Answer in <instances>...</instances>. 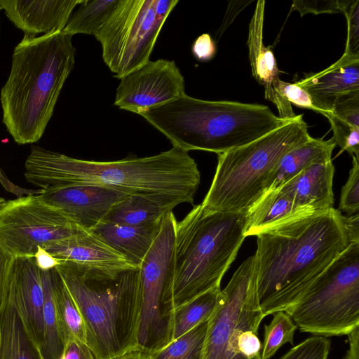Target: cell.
Instances as JSON below:
<instances>
[{"label": "cell", "instance_id": "1", "mask_svg": "<svg viewBox=\"0 0 359 359\" xmlns=\"http://www.w3.org/2000/svg\"><path fill=\"white\" fill-rule=\"evenodd\" d=\"M254 257L256 294L264 316L287 312L351 243L359 242V215L318 211L265 230Z\"/></svg>", "mask_w": 359, "mask_h": 359}, {"label": "cell", "instance_id": "2", "mask_svg": "<svg viewBox=\"0 0 359 359\" xmlns=\"http://www.w3.org/2000/svg\"><path fill=\"white\" fill-rule=\"evenodd\" d=\"M25 167L27 181L39 189L96 185L145 196L174 208L184 203L193 204L201 182L195 160L174 147L151 156L95 161L34 146Z\"/></svg>", "mask_w": 359, "mask_h": 359}, {"label": "cell", "instance_id": "3", "mask_svg": "<svg viewBox=\"0 0 359 359\" xmlns=\"http://www.w3.org/2000/svg\"><path fill=\"white\" fill-rule=\"evenodd\" d=\"M72 38L63 31L24 35L15 47L0 101L2 122L16 143H34L43 135L74 66Z\"/></svg>", "mask_w": 359, "mask_h": 359}, {"label": "cell", "instance_id": "4", "mask_svg": "<svg viewBox=\"0 0 359 359\" xmlns=\"http://www.w3.org/2000/svg\"><path fill=\"white\" fill-rule=\"evenodd\" d=\"M55 268L82 316L86 344L95 359L140 349L139 268L105 269L69 262Z\"/></svg>", "mask_w": 359, "mask_h": 359}, {"label": "cell", "instance_id": "5", "mask_svg": "<svg viewBox=\"0 0 359 359\" xmlns=\"http://www.w3.org/2000/svg\"><path fill=\"white\" fill-rule=\"evenodd\" d=\"M140 116L174 147L217 154L249 144L292 120L280 118L266 105L203 100L185 93Z\"/></svg>", "mask_w": 359, "mask_h": 359}, {"label": "cell", "instance_id": "6", "mask_svg": "<svg viewBox=\"0 0 359 359\" xmlns=\"http://www.w3.org/2000/svg\"><path fill=\"white\" fill-rule=\"evenodd\" d=\"M246 212H210L195 205L176 222L172 271L174 309L220 287L245 237Z\"/></svg>", "mask_w": 359, "mask_h": 359}, {"label": "cell", "instance_id": "7", "mask_svg": "<svg viewBox=\"0 0 359 359\" xmlns=\"http://www.w3.org/2000/svg\"><path fill=\"white\" fill-rule=\"evenodd\" d=\"M311 136L303 115L242 147L217 154L202 208L210 212H246L269 189L282 156Z\"/></svg>", "mask_w": 359, "mask_h": 359}, {"label": "cell", "instance_id": "8", "mask_svg": "<svg viewBox=\"0 0 359 359\" xmlns=\"http://www.w3.org/2000/svg\"><path fill=\"white\" fill-rule=\"evenodd\" d=\"M303 332L348 334L359 326V242L351 243L287 312Z\"/></svg>", "mask_w": 359, "mask_h": 359}, {"label": "cell", "instance_id": "9", "mask_svg": "<svg viewBox=\"0 0 359 359\" xmlns=\"http://www.w3.org/2000/svg\"><path fill=\"white\" fill-rule=\"evenodd\" d=\"M264 317L256 294L252 255L221 290L208 321L202 359H262L258 329Z\"/></svg>", "mask_w": 359, "mask_h": 359}, {"label": "cell", "instance_id": "10", "mask_svg": "<svg viewBox=\"0 0 359 359\" xmlns=\"http://www.w3.org/2000/svg\"><path fill=\"white\" fill-rule=\"evenodd\" d=\"M176 218L172 211L161 228L139 268L138 348L149 354L171 341L174 307L172 271Z\"/></svg>", "mask_w": 359, "mask_h": 359}, {"label": "cell", "instance_id": "11", "mask_svg": "<svg viewBox=\"0 0 359 359\" xmlns=\"http://www.w3.org/2000/svg\"><path fill=\"white\" fill-rule=\"evenodd\" d=\"M179 0H119L95 36L102 58L120 79L149 61L157 38Z\"/></svg>", "mask_w": 359, "mask_h": 359}, {"label": "cell", "instance_id": "12", "mask_svg": "<svg viewBox=\"0 0 359 359\" xmlns=\"http://www.w3.org/2000/svg\"><path fill=\"white\" fill-rule=\"evenodd\" d=\"M83 231L39 195L6 201L0 208V243L15 257H34L39 248Z\"/></svg>", "mask_w": 359, "mask_h": 359}, {"label": "cell", "instance_id": "13", "mask_svg": "<svg viewBox=\"0 0 359 359\" xmlns=\"http://www.w3.org/2000/svg\"><path fill=\"white\" fill-rule=\"evenodd\" d=\"M114 104L140 115L184 93V79L174 61H149L120 78Z\"/></svg>", "mask_w": 359, "mask_h": 359}, {"label": "cell", "instance_id": "14", "mask_svg": "<svg viewBox=\"0 0 359 359\" xmlns=\"http://www.w3.org/2000/svg\"><path fill=\"white\" fill-rule=\"evenodd\" d=\"M126 195L101 186L79 184L43 189L39 196L72 222L90 231Z\"/></svg>", "mask_w": 359, "mask_h": 359}, {"label": "cell", "instance_id": "15", "mask_svg": "<svg viewBox=\"0 0 359 359\" xmlns=\"http://www.w3.org/2000/svg\"><path fill=\"white\" fill-rule=\"evenodd\" d=\"M265 1L257 2L255 9L249 24L248 46L252 74L264 87L265 98L277 107L279 117L291 120L297 115L292 104L279 92V70L274 54L270 46L263 41Z\"/></svg>", "mask_w": 359, "mask_h": 359}, {"label": "cell", "instance_id": "16", "mask_svg": "<svg viewBox=\"0 0 359 359\" xmlns=\"http://www.w3.org/2000/svg\"><path fill=\"white\" fill-rule=\"evenodd\" d=\"M82 0H0L11 22L24 32L36 36L62 31L67 20Z\"/></svg>", "mask_w": 359, "mask_h": 359}, {"label": "cell", "instance_id": "17", "mask_svg": "<svg viewBox=\"0 0 359 359\" xmlns=\"http://www.w3.org/2000/svg\"><path fill=\"white\" fill-rule=\"evenodd\" d=\"M9 286L25 326L41 351L43 344V290L34 257H16Z\"/></svg>", "mask_w": 359, "mask_h": 359}, {"label": "cell", "instance_id": "18", "mask_svg": "<svg viewBox=\"0 0 359 359\" xmlns=\"http://www.w3.org/2000/svg\"><path fill=\"white\" fill-rule=\"evenodd\" d=\"M296 83L309 93L320 114L326 116L339 97L359 91V56L344 53L327 68L308 74Z\"/></svg>", "mask_w": 359, "mask_h": 359}, {"label": "cell", "instance_id": "19", "mask_svg": "<svg viewBox=\"0 0 359 359\" xmlns=\"http://www.w3.org/2000/svg\"><path fill=\"white\" fill-rule=\"evenodd\" d=\"M43 249L59 262L105 269H135L90 231H83Z\"/></svg>", "mask_w": 359, "mask_h": 359}, {"label": "cell", "instance_id": "20", "mask_svg": "<svg viewBox=\"0 0 359 359\" xmlns=\"http://www.w3.org/2000/svg\"><path fill=\"white\" fill-rule=\"evenodd\" d=\"M334 166L332 160L313 163L298 173L279 189L299 207L313 212L333 208Z\"/></svg>", "mask_w": 359, "mask_h": 359}, {"label": "cell", "instance_id": "21", "mask_svg": "<svg viewBox=\"0 0 359 359\" xmlns=\"http://www.w3.org/2000/svg\"><path fill=\"white\" fill-rule=\"evenodd\" d=\"M161 222L144 226L101 222L90 231L138 268L158 235Z\"/></svg>", "mask_w": 359, "mask_h": 359}, {"label": "cell", "instance_id": "22", "mask_svg": "<svg viewBox=\"0 0 359 359\" xmlns=\"http://www.w3.org/2000/svg\"><path fill=\"white\" fill-rule=\"evenodd\" d=\"M0 359H44L25 326L9 285L0 306Z\"/></svg>", "mask_w": 359, "mask_h": 359}, {"label": "cell", "instance_id": "23", "mask_svg": "<svg viewBox=\"0 0 359 359\" xmlns=\"http://www.w3.org/2000/svg\"><path fill=\"white\" fill-rule=\"evenodd\" d=\"M313 212L298 206L280 189L269 190L246 211L244 236H256L265 230Z\"/></svg>", "mask_w": 359, "mask_h": 359}, {"label": "cell", "instance_id": "24", "mask_svg": "<svg viewBox=\"0 0 359 359\" xmlns=\"http://www.w3.org/2000/svg\"><path fill=\"white\" fill-rule=\"evenodd\" d=\"M335 147L332 139L324 140L311 137L306 142L290 150L282 156L275 168L269 190L280 189L313 163L332 160V151Z\"/></svg>", "mask_w": 359, "mask_h": 359}, {"label": "cell", "instance_id": "25", "mask_svg": "<svg viewBox=\"0 0 359 359\" xmlns=\"http://www.w3.org/2000/svg\"><path fill=\"white\" fill-rule=\"evenodd\" d=\"M326 117L333 131L332 139L341 152L359 156V91L339 97Z\"/></svg>", "mask_w": 359, "mask_h": 359}, {"label": "cell", "instance_id": "26", "mask_svg": "<svg viewBox=\"0 0 359 359\" xmlns=\"http://www.w3.org/2000/svg\"><path fill=\"white\" fill-rule=\"evenodd\" d=\"M174 207L151 198L126 195L110 208L102 222L133 226L149 225L162 221Z\"/></svg>", "mask_w": 359, "mask_h": 359}, {"label": "cell", "instance_id": "27", "mask_svg": "<svg viewBox=\"0 0 359 359\" xmlns=\"http://www.w3.org/2000/svg\"><path fill=\"white\" fill-rule=\"evenodd\" d=\"M221 290L220 287L208 290L174 309L171 341L211 318L219 304Z\"/></svg>", "mask_w": 359, "mask_h": 359}, {"label": "cell", "instance_id": "28", "mask_svg": "<svg viewBox=\"0 0 359 359\" xmlns=\"http://www.w3.org/2000/svg\"><path fill=\"white\" fill-rule=\"evenodd\" d=\"M50 277L54 302L65 343L70 339L86 343L82 316L55 268L50 269Z\"/></svg>", "mask_w": 359, "mask_h": 359}, {"label": "cell", "instance_id": "29", "mask_svg": "<svg viewBox=\"0 0 359 359\" xmlns=\"http://www.w3.org/2000/svg\"><path fill=\"white\" fill-rule=\"evenodd\" d=\"M119 0H82L73 11L63 32L72 36L76 34H97L116 8Z\"/></svg>", "mask_w": 359, "mask_h": 359}, {"label": "cell", "instance_id": "30", "mask_svg": "<svg viewBox=\"0 0 359 359\" xmlns=\"http://www.w3.org/2000/svg\"><path fill=\"white\" fill-rule=\"evenodd\" d=\"M43 290V344L41 350L44 359H60L65 348V341L54 302L50 270H41Z\"/></svg>", "mask_w": 359, "mask_h": 359}, {"label": "cell", "instance_id": "31", "mask_svg": "<svg viewBox=\"0 0 359 359\" xmlns=\"http://www.w3.org/2000/svg\"><path fill=\"white\" fill-rule=\"evenodd\" d=\"M208 320L171 341L149 355V359H202Z\"/></svg>", "mask_w": 359, "mask_h": 359}, {"label": "cell", "instance_id": "32", "mask_svg": "<svg viewBox=\"0 0 359 359\" xmlns=\"http://www.w3.org/2000/svg\"><path fill=\"white\" fill-rule=\"evenodd\" d=\"M271 323L264 325V341L262 344V359H270L285 344H293L297 326L285 311L273 314Z\"/></svg>", "mask_w": 359, "mask_h": 359}, {"label": "cell", "instance_id": "33", "mask_svg": "<svg viewBox=\"0 0 359 359\" xmlns=\"http://www.w3.org/2000/svg\"><path fill=\"white\" fill-rule=\"evenodd\" d=\"M352 168L341 188L338 208L346 216L357 215L359 210V156H352Z\"/></svg>", "mask_w": 359, "mask_h": 359}, {"label": "cell", "instance_id": "34", "mask_svg": "<svg viewBox=\"0 0 359 359\" xmlns=\"http://www.w3.org/2000/svg\"><path fill=\"white\" fill-rule=\"evenodd\" d=\"M330 345L326 337L313 336L292 348L280 359H327Z\"/></svg>", "mask_w": 359, "mask_h": 359}, {"label": "cell", "instance_id": "35", "mask_svg": "<svg viewBox=\"0 0 359 359\" xmlns=\"http://www.w3.org/2000/svg\"><path fill=\"white\" fill-rule=\"evenodd\" d=\"M353 0L293 1L292 10L299 11L301 16L306 13H344Z\"/></svg>", "mask_w": 359, "mask_h": 359}, {"label": "cell", "instance_id": "36", "mask_svg": "<svg viewBox=\"0 0 359 359\" xmlns=\"http://www.w3.org/2000/svg\"><path fill=\"white\" fill-rule=\"evenodd\" d=\"M344 14L347 22L344 54L359 56V0H353Z\"/></svg>", "mask_w": 359, "mask_h": 359}, {"label": "cell", "instance_id": "37", "mask_svg": "<svg viewBox=\"0 0 359 359\" xmlns=\"http://www.w3.org/2000/svg\"><path fill=\"white\" fill-rule=\"evenodd\" d=\"M278 90L281 95L291 104L292 103L299 107L311 109L320 114L309 93L296 83L280 81Z\"/></svg>", "mask_w": 359, "mask_h": 359}, {"label": "cell", "instance_id": "38", "mask_svg": "<svg viewBox=\"0 0 359 359\" xmlns=\"http://www.w3.org/2000/svg\"><path fill=\"white\" fill-rule=\"evenodd\" d=\"M15 258L0 243V306L8 288Z\"/></svg>", "mask_w": 359, "mask_h": 359}, {"label": "cell", "instance_id": "39", "mask_svg": "<svg viewBox=\"0 0 359 359\" xmlns=\"http://www.w3.org/2000/svg\"><path fill=\"white\" fill-rule=\"evenodd\" d=\"M192 53L200 61H208L216 53V45L210 34L205 33L199 36L194 42Z\"/></svg>", "mask_w": 359, "mask_h": 359}, {"label": "cell", "instance_id": "40", "mask_svg": "<svg viewBox=\"0 0 359 359\" xmlns=\"http://www.w3.org/2000/svg\"><path fill=\"white\" fill-rule=\"evenodd\" d=\"M60 359H95L86 343L76 339H69Z\"/></svg>", "mask_w": 359, "mask_h": 359}, {"label": "cell", "instance_id": "41", "mask_svg": "<svg viewBox=\"0 0 359 359\" xmlns=\"http://www.w3.org/2000/svg\"><path fill=\"white\" fill-rule=\"evenodd\" d=\"M238 1H236V5H232L231 1L229 2L228 8L224 16L223 23L219 29V36L226 30V29L230 25L233 21L236 16L245 8L248 4L252 3V1H240L238 5Z\"/></svg>", "mask_w": 359, "mask_h": 359}, {"label": "cell", "instance_id": "42", "mask_svg": "<svg viewBox=\"0 0 359 359\" xmlns=\"http://www.w3.org/2000/svg\"><path fill=\"white\" fill-rule=\"evenodd\" d=\"M0 182L1 183L2 186L5 188V189L17 195L18 198L22 197L23 196V195H39L42 192V189H26L15 185L13 183L10 182L6 177H5L1 169Z\"/></svg>", "mask_w": 359, "mask_h": 359}, {"label": "cell", "instance_id": "43", "mask_svg": "<svg viewBox=\"0 0 359 359\" xmlns=\"http://www.w3.org/2000/svg\"><path fill=\"white\" fill-rule=\"evenodd\" d=\"M34 257L39 268L43 271L53 269L60 263L57 259L41 248L38 249Z\"/></svg>", "mask_w": 359, "mask_h": 359}, {"label": "cell", "instance_id": "44", "mask_svg": "<svg viewBox=\"0 0 359 359\" xmlns=\"http://www.w3.org/2000/svg\"><path fill=\"white\" fill-rule=\"evenodd\" d=\"M348 348L343 359H359V326L348 334Z\"/></svg>", "mask_w": 359, "mask_h": 359}, {"label": "cell", "instance_id": "45", "mask_svg": "<svg viewBox=\"0 0 359 359\" xmlns=\"http://www.w3.org/2000/svg\"><path fill=\"white\" fill-rule=\"evenodd\" d=\"M150 354L140 349H134L118 355L111 359H149Z\"/></svg>", "mask_w": 359, "mask_h": 359}, {"label": "cell", "instance_id": "46", "mask_svg": "<svg viewBox=\"0 0 359 359\" xmlns=\"http://www.w3.org/2000/svg\"><path fill=\"white\" fill-rule=\"evenodd\" d=\"M6 200L4 198L0 197V208L5 203Z\"/></svg>", "mask_w": 359, "mask_h": 359}]
</instances>
